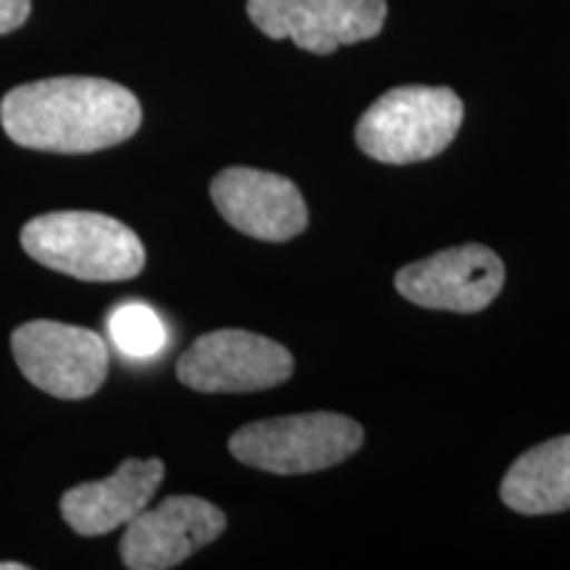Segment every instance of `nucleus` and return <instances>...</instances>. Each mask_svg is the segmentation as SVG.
<instances>
[{
	"instance_id": "1",
	"label": "nucleus",
	"mask_w": 570,
	"mask_h": 570,
	"mask_svg": "<svg viewBox=\"0 0 570 570\" xmlns=\"http://www.w3.org/2000/svg\"><path fill=\"white\" fill-rule=\"evenodd\" d=\"M142 122L140 101L101 77H51L19 85L0 101V125L21 148L92 154L130 140Z\"/></svg>"
},
{
	"instance_id": "2",
	"label": "nucleus",
	"mask_w": 570,
	"mask_h": 570,
	"mask_svg": "<svg viewBox=\"0 0 570 570\" xmlns=\"http://www.w3.org/2000/svg\"><path fill=\"white\" fill-rule=\"evenodd\" d=\"M21 246L40 262L85 283L132 281L146 248L130 227L98 212H51L21 227Z\"/></svg>"
},
{
	"instance_id": "3",
	"label": "nucleus",
	"mask_w": 570,
	"mask_h": 570,
	"mask_svg": "<svg viewBox=\"0 0 570 570\" xmlns=\"http://www.w3.org/2000/svg\"><path fill=\"white\" fill-rule=\"evenodd\" d=\"M465 106L449 88L404 85L383 92L356 122V146L383 164H417L444 154L458 138Z\"/></svg>"
},
{
	"instance_id": "4",
	"label": "nucleus",
	"mask_w": 570,
	"mask_h": 570,
	"mask_svg": "<svg viewBox=\"0 0 570 570\" xmlns=\"http://www.w3.org/2000/svg\"><path fill=\"white\" fill-rule=\"evenodd\" d=\"M365 444V431L338 412L259 420L230 436V452L248 468L275 475L317 473L352 458Z\"/></svg>"
},
{
	"instance_id": "5",
	"label": "nucleus",
	"mask_w": 570,
	"mask_h": 570,
	"mask_svg": "<svg viewBox=\"0 0 570 570\" xmlns=\"http://www.w3.org/2000/svg\"><path fill=\"white\" fill-rule=\"evenodd\" d=\"M11 352L32 386L59 399L92 396L109 375V348L90 327L32 320L11 333Z\"/></svg>"
},
{
	"instance_id": "6",
	"label": "nucleus",
	"mask_w": 570,
	"mask_h": 570,
	"mask_svg": "<svg viewBox=\"0 0 570 570\" xmlns=\"http://www.w3.org/2000/svg\"><path fill=\"white\" fill-rule=\"evenodd\" d=\"M294 375V356L259 333L225 327L204 333L177 362L183 386L202 394H248L281 386Z\"/></svg>"
},
{
	"instance_id": "7",
	"label": "nucleus",
	"mask_w": 570,
	"mask_h": 570,
	"mask_svg": "<svg viewBox=\"0 0 570 570\" xmlns=\"http://www.w3.org/2000/svg\"><path fill=\"white\" fill-rule=\"evenodd\" d=\"M248 19L273 40L327 56L341 46L373 40L389 17L386 0H248Z\"/></svg>"
},
{
	"instance_id": "8",
	"label": "nucleus",
	"mask_w": 570,
	"mask_h": 570,
	"mask_svg": "<svg viewBox=\"0 0 570 570\" xmlns=\"http://www.w3.org/2000/svg\"><path fill=\"white\" fill-rule=\"evenodd\" d=\"M504 285V262L481 244L444 248L396 273V291L425 309L473 312L487 309Z\"/></svg>"
},
{
	"instance_id": "9",
	"label": "nucleus",
	"mask_w": 570,
	"mask_h": 570,
	"mask_svg": "<svg viewBox=\"0 0 570 570\" xmlns=\"http://www.w3.org/2000/svg\"><path fill=\"white\" fill-rule=\"evenodd\" d=\"M225 512L202 497H167L127 523L119 541L125 568L169 570L212 544L225 531Z\"/></svg>"
},
{
	"instance_id": "10",
	"label": "nucleus",
	"mask_w": 570,
	"mask_h": 570,
	"mask_svg": "<svg viewBox=\"0 0 570 570\" xmlns=\"http://www.w3.org/2000/svg\"><path fill=\"white\" fill-rule=\"evenodd\" d=\"M212 202L227 225L267 244L296 238L309 225L302 190L288 177L262 169H223L212 180Z\"/></svg>"
},
{
	"instance_id": "11",
	"label": "nucleus",
	"mask_w": 570,
	"mask_h": 570,
	"mask_svg": "<svg viewBox=\"0 0 570 570\" xmlns=\"http://www.w3.org/2000/svg\"><path fill=\"white\" fill-rule=\"evenodd\" d=\"M164 479L161 460H125L109 479L80 483L61 497V515L80 537H104L151 504Z\"/></svg>"
},
{
	"instance_id": "12",
	"label": "nucleus",
	"mask_w": 570,
	"mask_h": 570,
	"mask_svg": "<svg viewBox=\"0 0 570 570\" xmlns=\"http://www.w3.org/2000/svg\"><path fill=\"white\" fill-rule=\"evenodd\" d=\"M499 497L520 515L570 510V436L550 439L512 462Z\"/></svg>"
},
{
	"instance_id": "13",
	"label": "nucleus",
	"mask_w": 570,
	"mask_h": 570,
	"mask_svg": "<svg viewBox=\"0 0 570 570\" xmlns=\"http://www.w3.org/2000/svg\"><path fill=\"white\" fill-rule=\"evenodd\" d=\"M109 336L114 346L132 360H148L167 346V327L148 304H119L109 315Z\"/></svg>"
},
{
	"instance_id": "14",
	"label": "nucleus",
	"mask_w": 570,
	"mask_h": 570,
	"mask_svg": "<svg viewBox=\"0 0 570 570\" xmlns=\"http://www.w3.org/2000/svg\"><path fill=\"white\" fill-rule=\"evenodd\" d=\"M30 17V0H0V35L19 30Z\"/></svg>"
},
{
	"instance_id": "15",
	"label": "nucleus",
	"mask_w": 570,
	"mask_h": 570,
	"mask_svg": "<svg viewBox=\"0 0 570 570\" xmlns=\"http://www.w3.org/2000/svg\"><path fill=\"white\" fill-rule=\"evenodd\" d=\"M0 570H27L24 562H0Z\"/></svg>"
}]
</instances>
